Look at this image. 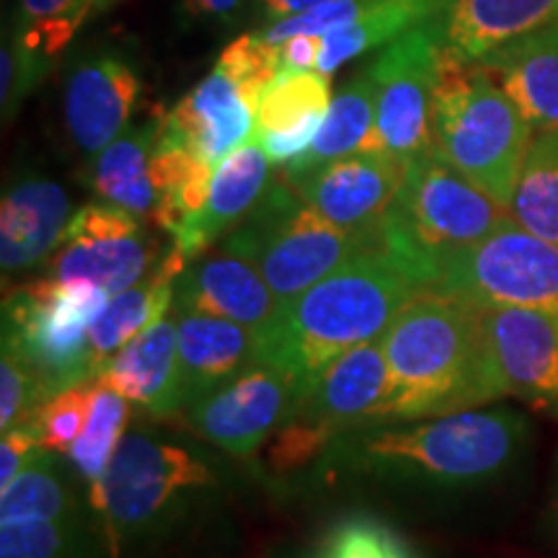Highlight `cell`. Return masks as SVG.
<instances>
[{
	"mask_svg": "<svg viewBox=\"0 0 558 558\" xmlns=\"http://www.w3.org/2000/svg\"><path fill=\"white\" fill-rule=\"evenodd\" d=\"M390 396L380 422H416L484 409L505 399L484 311L452 295L418 290L383 333Z\"/></svg>",
	"mask_w": 558,
	"mask_h": 558,
	"instance_id": "1",
	"label": "cell"
},
{
	"mask_svg": "<svg viewBox=\"0 0 558 558\" xmlns=\"http://www.w3.org/2000/svg\"><path fill=\"white\" fill-rule=\"evenodd\" d=\"M416 292L386 246L367 251L279 305L256 357L300 383L311 380L339 354L383 337Z\"/></svg>",
	"mask_w": 558,
	"mask_h": 558,
	"instance_id": "2",
	"label": "cell"
},
{
	"mask_svg": "<svg viewBox=\"0 0 558 558\" xmlns=\"http://www.w3.org/2000/svg\"><path fill=\"white\" fill-rule=\"evenodd\" d=\"M527 422L512 409L460 414L367 429L352 439L354 465L380 478L427 488H476L505 476L527 445Z\"/></svg>",
	"mask_w": 558,
	"mask_h": 558,
	"instance_id": "3",
	"label": "cell"
},
{
	"mask_svg": "<svg viewBox=\"0 0 558 558\" xmlns=\"http://www.w3.org/2000/svg\"><path fill=\"white\" fill-rule=\"evenodd\" d=\"M535 128L478 62L442 45L432 99V145L452 169L509 209Z\"/></svg>",
	"mask_w": 558,
	"mask_h": 558,
	"instance_id": "4",
	"label": "cell"
},
{
	"mask_svg": "<svg viewBox=\"0 0 558 558\" xmlns=\"http://www.w3.org/2000/svg\"><path fill=\"white\" fill-rule=\"evenodd\" d=\"M488 194L435 150V145L409 160L407 179L383 218L388 256L418 290L442 279L458 254L505 218Z\"/></svg>",
	"mask_w": 558,
	"mask_h": 558,
	"instance_id": "5",
	"label": "cell"
},
{
	"mask_svg": "<svg viewBox=\"0 0 558 558\" xmlns=\"http://www.w3.org/2000/svg\"><path fill=\"white\" fill-rule=\"evenodd\" d=\"M222 246L254 264L279 303H288L354 256L383 248L386 241L383 226L347 230L326 220L279 177L271 179L248 218L222 239Z\"/></svg>",
	"mask_w": 558,
	"mask_h": 558,
	"instance_id": "6",
	"label": "cell"
},
{
	"mask_svg": "<svg viewBox=\"0 0 558 558\" xmlns=\"http://www.w3.org/2000/svg\"><path fill=\"white\" fill-rule=\"evenodd\" d=\"M109 298L88 279L52 282L37 277L5 290L3 344L29 362L50 396L96 380L88 331Z\"/></svg>",
	"mask_w": 558,
	"mask_h": 558,
	"instance_id": "7",
	"label": "cell"
},
{
	"mask_svg": "<svg viewBox=\"0 0 558 558\" xmlns=\"http://www.w3.org/2000/svg\"><path fill=\"white\" fill-rule=\"evenodd\" d=\"M213 484V471L190 450L132 432L122 437L104 478L90 486V501L117 538H145Z\"/></svg>",
	"mask_w": 558,
	"mask_h": 558,
	"instance_id": "8",
	"label": "cell"
},
{
	"mask_svg": "<svg viewBox=\"0 0 558 558\" xmlns=\"http://www.w3.org/2000/svg\"><path fill=\"white\" fill-rule=\"evenodd\" d=\"M435 292L476 308L558 313V248L505 215L445 269Z\"/></svg>",
	"mask_w": 558,
	"mask_h": 558,
	"instance_id": "9",
	"label": "cell"
},
{
	"mask_svg": "<svg viewBox=\"0 0 558 558\" xmlns=\"http://www.w3.org/2000/svg\"><path fill=\"white\" fill-rule=\"evenodd\" d=\"M442 41V16H435L388 41L367 65L378 88L375 132L383 150L403 160L432 148V99Z\"/></svg>",
	"mask_w": 558,
	"mask_h": 558,
	"instance_id": "10",
	"label": "cell"
},
{
	"mask_svg": "<svg viewBox=\"0 0 558 558\" xmlns=\"http://www.w3.org/2000/svg\"><path fill=\"white\" fill-rule=\"evenodd\" d=\"M298 399V378L259 362L173 418L230 456L251 458L292 416Z\"/></svg>",
	"mask_w": 558,
	"mask_h": 558,
	"instance_id": "11",
	"label": "cell"
},
{
	"mask_svg": "<svg viewBox=\"0 0 558 558\" xmlns=\"http://www.w3.org/2000/svg\"><path fill=\"white\" fill-rule=\"evenodd\" d=\"M407 169L409 160L388 150H360L288 184L326 220L347 230H378Z\"/></svg>",
	"mask_w": 558,
	"mask_h": 558,
	"instance_id": "12",
	"label": "cell"
},
{
	"mask_svg": "<svg viewBox=\"0 0 558 558\" xmlns=\"http://www.w3.org/2000/svg\"><path fill=\"white\" fill-rule=\"evenodd\" d=\"M505 396L558 414V313L481 308Z\"/></svg>",
	"mask_w": 558,
	"mask_h": 558,
	"instance_id": "13",
	"label": "cell"
},
{
	"mask_svg": "<svg viewBox=\"0 0 558 558\" xmlns=\"http://www.w3.org/2000/svg\"><path fill=\"white\" fill-rule=\"evenodd\" d=\"M390 396V367L383 337L339 354L311 380L300 383L292 414L316 418L333 432L380 424Z\"/></svg>",
	"mask_w": 558,
	"mask_h": 558,
	"instance_id": "14",
	"label": "cell"
},
{
	"mask_svg": "<svg viewBox=\"0 0 558 558\" xmlns=\"http://www.w3.org/2000/svg\"><path fill=\"white\" fill-rule=\"evenodd\" d=\"M173 305L177 311L228 318L262 337L282 303L254 264L220 243L186 264L173 282Z\"/></svg>",
	"mask_w": 558,
	"mask_h": 558,
	"instance_id": "15",
	"label": "cell"
},
{
	"mask_svg": "<svg viewBox=\"0 0 558 558\" xmlns=\"http://www.w3.org/2000/svg\"><path fill=\"white\" fill-rule=\"evenodd\" d=\"M140 99V78L120 52H94L70 70L62 96V117L75 148L99 156L128 130Z\"/></svg>",
	"mask_w": 558,
	"mask_h": 558,
	"instance_id": "16",
	"label": "cell"
},
{
	"mask_svg": "<svg viewBox=\"0 0 558 558\" xmlns=\"http://www.w3.org/2000/svg\"><path fill=\"white\" fill-rule=\"evenodd\" d=\"M271 184V160L262 148L259 137L246 140L215 166L209 197L199 213L181 222L171 235L186 264L220 243L233 228L248 218Z\"/></svg>",
	"mask_w": 558,
	"mask_h": 558,
	"instance_id": "17",
	"label": "cell"
},
{
	"mask_svg": "<svg viewBox=\"0 0 558 558\" xmlns=\"http://www.w3.org/2000/svg\"><path fill=\"white\" fill-rule=\"evenodd\" d=\"M254 109L243 99L233 78L218 65L177 107L166 111L160 122V140L186 145L209 166H218L254 137Z\"/></svg>",
	"mask_w": 558,
	"mask_h": 558,
	"instance_id": "18",
	"label": "cell"
},
{
	"mask_svg": "<svg viewBox=\"0 0 558 558\" xmlns=\"http://www.w3.org/2000/svg\"><path fill=\"white\" fill-rule=\"evenodd\" d=\"M73 202L58 181L24 177L9 186L0 205V269L3 279L45 264L65 241Z\"/></svg>",
	"mask_w": 558,
	"mask_h": 558,
	"instance_id": "19",
	"label": "cell"
},
{
	"mask_svg": "<svg viewBox=\"0 0 558 558\" xmlns=\"http://www.w3.org/2000/svg\"><path fill=\"white\" fill-rule=\"evenodd\" d=\"M179 386L177 414L259 365V337L246 326L205 313L177 311ZM173 414V416H177Z\"/></svg>",
	"mask_w": 558,
	"mask_h": 558,
	"instance_id": "20",
	"label": "cell"
},
{
	"mask_svg": "<svg viewBox=\"0 0 558 558\" xmlns=\"http://www.w3.org/2000/svg\"><path fill=\"white\" fill-rule=\"evenodd\" d=\"M114 388L130 403L156 416L177 414L179 386V324L177 313H166L148 329L130 339L96 378Z\"/></svg>",
	"mask_w": 558,
	"mask_h": 558,
	"instance_id": "21",
	"label": "cell"
},
{
	"mask_svg": "<svg viewBox=\"0 0 558 558\" xmlns=\"http://www.w3.org/2000/svg\"><path fill=\"white\" fill-rule=\"evenodd\" d=\"M169 248L145 226L128 235L65 241L45 262L39 277L52 282L88 279L109 295H117L153 275L163 264Z\"/></svg>",
	"mask_w": 558,
	"mask_h": 558,
	"instance_id": "22",
	"label": "cell"
},
{
	"mask_svg": "<svg viewBox=\"0 0 558 558\" xmlns=\"http://www.w3.org/2000/svg\"><path fill=\"white\" fill-rule=\"evenodd\" d=\"M473 62L507 90L535 130L558 128V24L507 41Z\"/></svg>",
	"mask_w": 558,
	"mask_h": 558,
	"instance_id": "23",
	"label": "cell"
},
{
	"mask_svg": "<svg viewBox=\"0 0 558 558\" xmlns=\"http://www.w3.org/2000/svg\"><path fill=\"white\" fill-rule=\"evenodd\" d=\"M558 24V0H456L442 13V45L481 60L507 41Z\"/></svg>",
	"mask_w": 558,
	"mask_h": 558,
	"instance_id": "24",
	"label": "cell"
},
{
	"mask_svg": "<svg viewBox=\"0 0 558 558\" xmlns=\"http://www.w3.org/2000/svg\"><path fill=\"white\" fill-rule=\"evenodd\" d=\"M160 122L163 114L128 128L120 137L111 140L90 166V186L104 202L128 209L143 222H156L160 192L153 179V158H156Z\"/></svg>",
	"mask_w": 558,
	"mask_h": 558,
	"instance_id": "25",
	"label": "cell"
},
{
	"mask_svg": "<svg viewBox=\"0 0 558 558\" xmlns=\"http://www.w3.org/2000/svg\"><path fill=\"white\" fill-rule=\"evenodd\" d=\"M186 269V259L181 251L173 246L160 267L143 279V282L132 284V288L117 292L109 298L107 308L101 316L90 324V360H94V373L99 378L104 365L114 357L120 349L135 339L140 331L148 329L158 318L173 308V282L181 271Z\"/></svg>",
	"mask_w": 558,
	"mask_h": 558,
	"instance_id": "26",
	"label": "cell"
},
{
	"mask_svg": "<svg viewBox=\"0 0 558 558\" xmlns=\"http://www.w3.org/2000/svg\"><path fill=\"white\" fill-rule=\"evenodd\" d=\"M375 120H378V88L365 68L333 96L311 148L284 166L282 177L292 181L352 153L383 150Z\"/></svg>",
	"mask_w": 558,
	"mask_h": 558,
	"instance_id": "27",
	"label": "cell"
},
{
	"mask_svg": "<svg viewBox=\"0 0 558 558\" xmlns=\"http://www.w3.org/2000/svg\"><path fill=\"white\" fill-rule=\"evenodd\" d=\"M448 11L442 0H373V5L357 21L320 37L316 70L331 75L344 62L360 58L375 47L414 29L422 21L442 16Z\"/></svg>",
	"mask_w": 558,
	"mask_h": 558,
	"instance_id": "28",
	"label": "cell"
},
{
	"mask_svg": "<svg viewBox=\"0 0 558 558\" xmlns=\"http://www.w3.org/2000/svg\"><path fill=\"white\" fill-rule=\"evenodd\" d=\"M507 213L558 248V128L535 132Z\"/></svg>",
	"mask_w": 558,
	"mask_h": 558,
	"instance_id": "29",
	"label": "cell"
},
{
	"mask_svg": "<svg viewBox=\"0 0 558 558\" xmlns=\"http://www.w3.org/2000/svg\"><path fill=\"white\" fill-rule=\"evenodd\" d=\"M78 497L70 484L60 452L45 448L34 463L0 492V522L81 518Z\"/></svg>",
	"mask_w": 558,
	"mask_h": 558,
	"instance_id": "30",
	"label": "cell"
},
{
	"mask_svg": "<svg viewBox=\"0 0 558 558\" xmlns=\"http://www.w3.org/2000/svg\"><path fill=\"white\" fill-rule=\"evenodd\" d=\"M331 104V75L320 70H279L256 104V132H284L326 117Z\"/></svg>",
	"mask_w": 558,
	"mask_h": 558,
	"instance_id": "31",
	"label": "cell"
},
{
	"mask_svg": "<svg viewBox=\"0 0 558 558\" xmlns=\"http://www.w3.org/2000/svg\"><path fill=\"white\" fill-rule=\"evenodd\" d=\"M130 418V401L117 393L114 388L104 386L96 380L94 403H90V414L86 427H83L81 437L75 439L70 448L68 458L75 473L86 481V484L96 486L107 473L111 458H114L117 448H120L124 427Z\"/></svg>",
	"mask_w": 558,
	"mask_h": 558,
	"instance_id": "32",
	"label": "cell"
},
{
	"mask_svg": "<svg viewBox=\"0 0 558 558\" xmlns=\"http://www.w3.org/2000/svg\"><path fill=\"white\" fill-rule=\"evenodd\" d=\"M313 558H418L386 522L354 514L339 520L318 543Z\"/></svg>",
	"mask_w": 558,
	"mask_h": 558,
	"instance_id": "33",
	"label": "cell"
},
{
	"mask_svg": "<svg viewBox=\"0 0 558 558\" xmlns=\"http://www.w3.org/2000/svg\"><path fill=\"white\" fill-rule=\"evenodd\" d=\"M81 518L0 522V558H75Z\"/></svg>",
	"mask_w": 558,
	"mask_h": 558,
	"instance_id": "34",
	"label": "cell"
},
{
	"mask_svg": "<svg viewBox=\"0 0 558 558\" xmlns=\"http://www.w3.org/2000/svg\"><path fill=\"white\" fill-rule=\"evenodd\" d=\"M94 390L96 380H86L73 388L60 390L52 399L41 403L32 424L37 427L45 448L68 456L75 439L81 437L83 427H86L90 403H94Z\"/></svg>",
	"mask_w": 558,
	"mask_h": 558,
	"instance_id": "35",
	"label": "cell"
},
{
	"mask_svg": "<svg viewBox=\"0 0 558 558\" xmlns=\"http://www.w3.org/2000/svg\"><path fill=\"white\" fill-rule=\"evenodd\" d=\"M218 68L226 70L235 86H239L243 99L248 101V107L256 111V104H259L264 88H267L279 75V70H282L279 45L262 41L254 32L243 34V37H239L233 45H228L226 50L220 52Z\"/></svg>",
	"mask_w": 558,
	"mask_h": 558,
	"instance_id": "36",
	"label": "cell"
},
{
	"mask_svg": "<svg viewBox=\"0 0 558 558\" xmlns=\"http://www.w3.org/2000/svg\"><path fill=\"white\" fill-rule=\"evenodd\" d=\"M52 399L45 383L34 373L16 349L3 344V360H0V429L24 427L34 422L41 403Z\"/></svg>",
	"mask_w": 558,
	"mask_h": 558,
	"instance_id": "37",
	"label": "cell"
},
{
	"mask_svg": "<svg viewBox=\"0 0 558 558\" xmlns=\"http://www.w3.org/2000/svg\"><path fill=\"white\" fill-rule=\"evenodd\" d=\"M339 432H333L316 418L292 414L288 422L279 424V429L267 439V465L275 473H292L303 469L305 463L320 458Z\"/></svg>",
	"mask_w": 558,
	"mask_h": 558,
	"instance_id": "38",
	"label": "cell"
},
{
	"mask_svg": "<svg viewBox=\"0 0 558 558\" xmlns=\"http://www.w3.org/2000/svg\"><path fill=\"white\" fill-rule=\"evenodd\" d=\"M47 65L34 58V54L21 45L16 34L3 39V52H0V104H3V122H11L16 117L21 101L26 94L37 86V81L45 75Z\"/></svg>",
	"mask_w": 558,
	"mask_h": 558,
	"instance_id": "39",
	"label": "cell"
},
{
	"mask_svg": "<svg viewBox=\"0 0 558 558\" xmlns=\"http://www.w3.org/2000/svg\"><path fill=\"white\" fill-rule=\"evenodd\" d=\"M41 450H45V442L34 424L5 429L3 442H0V492L9 488L19 478V473L37 460Z\"/></svg>",
	"mask_w": 558,
	"mask_h": 558,
	"instance_id": "40",
	"label": "cell"
},
{
	"mask_svg": "<svg viewBox=\"0 0 558 558\" xmlns=\"http://www.w3.org/2000/svg\"><path fill=\"white\" fill-rule=\"evenodd\" d=\"M109 0H21L19 24H45V21H75L86 24L90 13H96Z\"/></svg>",
	"mask_w": 558,
	"mask_h": 558,
	"instance_id": "41",
	"label": "cell"
},
{
	"mask_svg": "<svg viewBox=\"0 0 558 558\" xmlns=\"http://www.w3.org/2000/svg\"><path fill=\"white\" fill-rule=\"evenodd\" d=\"M320 52V37H292L279 45V58H282V70H316Z\"/></svg>",
	"mask_w": 558,
	"mask_h": 558,
	"instance_id": "42",
	"label": "cell"
},
{
	"mask_svg": "<svg viewBox=\"0 0 558 558\" xmlns=\"http://www.w3.org/2000/svg\"><path fill=\"white\" fill-rule=\"evenodd\" d=\"M256 3H259L262 19L267 21V24H275V21L290 19L295 16V13L316 9V5L329 3V0H256Z\"/></svg>",
	"mask_w": 558,
	"mask_h": 558,
	"instance_id": "43",
	"label": "cell"
},
{
	"mask_svg": "<svg viewBox=\"0 0 558 558\" xmlns=\"http://www.w3.org/2000/svg\"><path fill=\"white\" fill-rule=\"evenodd\" d=\"M190 11L194 16L202 19H230L235 9L241 5V0H186Z\"/></svg>",
	"mask_w": 558,
	"mask_h": 558,
	"instance_id": "44",
	"label": "cell"
},
{
	"mask_svg": "<svg viewBox=\"0 0 558 558\" xmlns=\"http://www.w3.org/2000/svg\"><path fill=\"white\" fill-rule=\"evenodd\" d=\"M554 525H556V535H558V494H556V501H554Z\"/></svg>",
	"mask_w": 558,
	"mask_h": 558,
	"instance_id": "45",
	"label": "cell"
},
{
	"mask_svg": "<svg viewBox=\"0 0 558 558\" xmlns=\"http://www.w3.org/2000/svg\"><path fill=\"white\" fill-rule=\"evenodd\" d=\"M442 3H445V9H450V5L456 3V0H442Z\"/></svg>",
	"mask_w": 558,
	"mask_h": 558,
	"instance_id": "46",
	"label": "cell"
}]
</instances>
